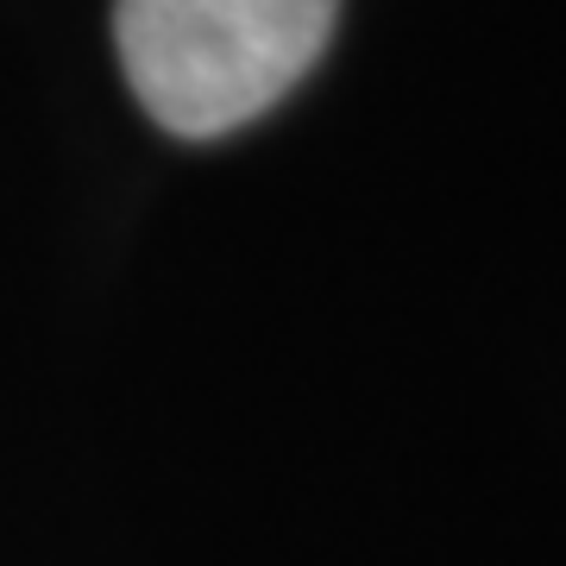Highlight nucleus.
I'll list each match as a JSON object with an SVG mask.
<instances>
[{
    "instance_id": "obj_1",
    "label": "nucleus",
    "mask_w": 566,
    "mask_h": 566,
    "mask_svg": "<svg viewBox=\"0 0 566 566\" xmlns=\"http://www.w3.org/2000/svg\"><path fill=\"white\" fill-rule=\"evenodd\" d=\"M340 0H114L126 82L164 133L221 139L315 70Z\"/></svg>"
}]
</instances>
